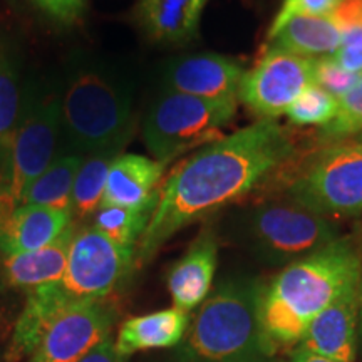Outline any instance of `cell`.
Returning a JSON list of instances; mask_svg holds the SVG:
<instances>
[{"label":"cell","instance_id":"obj_29","mask_svg":"<svg viewBox=\"0 0 362 362\" xmlns=\"http://www.w3.org/2000/svg\"><path fill=\"white\" fill-rule=\"evenodd\" d=\"M332 57L344 69L362 74V25L344 30L341 47L332 54Z\"/></svg>","mask_w":362,"mask_h":362},{"label":"cell","instance_id":"obj_36","mask_svg":"<svg viewBox=\"0 0 362 362\" xmlns=\"http://www.w3.org/2000/svg\"><path fill=\"white\" fill-rule=\"evenodd\" d=\"M83 2H84V4H86V0H83Z\"/></svg>","mask_w":362,"mask_h":362},{"label":"cell","instance_id":"obj_23","mask_svg":"<svg viewBox=\"0 0 362 362\" xmlns=\"http://www.w3.org/2000/svg\"><path fill=\"white\" fill-rule=\"evenodd\" d=\"M153 208H126L101 205L94 214L93 226L117 247L136 253L139 240L153 215Z\"/></svg>","mask_w":362,"mask_h":362},{"label":"cell","instance_id":"obj_10","mask_svg":"<svg viewBox=\"0 0 362 362\" xmlns=\"http://www.w3.org/2000/svg\"><path fill=\"white\" fill-rule=\"evenodd\" d=\"M315 59L264 49V56L240 83L238 103L259 119H277L305 89L315 84Z\"/></svg>","mask_w":362,"mask_h":362},{"label":"cell","instance_id":"obj_1","mask_svg":"<svg viewBox=\"0 0 362 362\" xmlns=\"http://www.w3.org/2000/svg\"><path fill=\"white\" fill-rule=\"evenodd\" d=\"M293 151L291 136L277 119H257L176 165L163 181L136 248L138 264H146L181 228L255 189L291 161Z\"/></svg>","mask_w":362,"mask_h":362},{"label":"cell","instance_id":"obj_3","mask_svg":"<svg viewBox=\"0 0 362 362\" xmlns=\"http://www.w3.org/2000/svg\"><path fill=\"white\" fill-rule=\"evenodd\" d=\"M361 272L362 255L347 238L284 267L262 296V325L272 347H297L310 320L356 284Z\"/></svg>","mask_w":362,"mask_h":362},{"label":"cell","instance_id":"obj_2","mask_svg":"<svg viewBox=\"0 0 362 362\" xmlns=\"http://www.w3.org/2000/svg\"><path fill=\"white\" fill-rule=\"evenodd\" d=\"M136 253L117 247L94 226L76 230L64 275L57 282L27 292L24 310L13 327L7 359L30 357L45 330L66 309L104 300L133 265Z\"/></svg>","mask_w":362,"mask_h":362},{"label":"cell","instance_id":"obj_7","mask_svg":"<svg viewBox=\"0 0 362 362\" xmlns=\"http://www.w3.org/2000/svg\"><path fill=\"white\" fill-rule=\"evenodd\" d=\"M237 110L238 98L206 99L168 90L144 117V144L158 161L168 165L189 149L223 138V128Z\"/></svg>","mask_w":362,"mask_h":362},{"label":"cell","instance_id":"obj_5","mask_svg":"<svg viewBox=\"0 0 362 362\" xmlns=\"http://www.w3.org/2000/svg\"><path fill=\"white\" fill-rule=\"evenodd\" d=\"M133 133L131 89L106 72L79 71L67 83L61 99L59 151L81 156L119 153Z\"/></svg>","mask_w":362,"mask_h":362},{"label":"cell","instance_id":"obj_6","mask_svg":"<svg viewBox=\"0 0 362 362\" xmlns=\"http://www.w3.org/2000/svg\"><path fill=\"white\" fill-rule=\"evenodd\" d=\"M240 226L253 257L282 269L341 238L332 220L287 197L255 203L243 214Z\"/></svg>","mask_w":362,"mask_h":362},{"label":"cell","instance_id":"obj_33","mask_svg":"<svg viewBox=\"0 0 362 362\" xmlns=\"http://www.w3.org/2000/svg\"><path fill=\"white\" fill-rule=\"evenodd\" d=\"M285 362H339V361L329 359V357L314 354V352L298 349V347H296V351L292 352L291 357H288Z\"/></svg>","mask_w":362,"mask_h":362},{"label":"cell","instance_id":"obj_15","mask_svg":"<svg viewBox=\"0 0 362 362\" xmlns=\"http://www.w3.org/2000/svg\"><path fill=\"white\" fill-rule=\"evenodd\" d=\"M74 223L67 211L21 205L0 214V253L4 257L37 250L54 242Z\"/></svg>","mask_w":362,"mask_h":362},{"label":"cell","instance_id":"obj_12","mask_svg":"<svg viewBox=\"0 0 362 362\" xmlns=\"http://www.w3.org/2000/svg\"><path fill=\"white\" fill-rule=\"evenodd\" d=\"M359 282L361 279L310 320L298 349L339 362L356 361L357 325L361 320Z\"/></svg>","mask_w":362,"mask_h":362},{"label":"cell","instance_id":"obj_28","mask_svg":"<svg viewBox=\"0 0 362 362\" xmlns=\"http://www.w3.org/2000/svg\"><path fill=\"white\" fill-rule=\"evenodd\" d=\"M344 0H284L282 7L272 22L267 35L277 33L285 22H288L292 17L309 16V17H320L330 16L336 8L341 6Z\"/></svg>","mask_w":362,"mask_h":362},{"label":"cell","instance_id":"obj_19","mask_svg":"<svg viewBox=\"0 0 362 362\" xmlns=\"http://www.w3.org/2000/svg\"><path fill=\"white\" fill-rule=\"evenodd\" d=\"M189 320L188 312L176 307L133 317L121 325L115 342L116 351L128 357L134 352L176 347L187 334Z\"/></svg>","mask_w":362,"mask_h":362},{"label":"cell","instance_id":"obj_9","mask_svg":"<svg viewBox=\"0 0 362 362\" xmlns=\"http://www.w3.org/2000/svg\"><path fill=\"white\" fill-rule=\"evenodd\" d=\"M287 198L325 218L362 216V143H330L309 158Z\"/></svg>","mask_w":362,"mask_h":362},{"label":"cell","instance_id":"obj_27","mask_svg":"<svg viewBox=\"0 0 362 362\" xmlns=\"http://www.w3.org/2000/svg\"><path fill=\"white\" fill-rule=\"evenodd\" d=\"M314 79L319 88L327 90L336 99H341L359 83L362 74L344 69L332 56H324L315 59Z\"/></svg>","mask_w":362,"mask_h":362},{"label":"cell","instance_id":"obj_34","mask_svg":"<svg viewBox=\"0 0 362 362\" xmlns=\"http://www.w3.org/2000/svg\"><path fill=\"white\" fill-rule=\"evenodd\" d=\"M359 296H361V322H362V272H361V282H359Z\"/></svg>","mask_w":362,"mask_h":362},{"label":"cell","instance_id":"obj_20","mask_svg":"<svg viewBox=\"0 0 362 362\" xmlns=\"http://www.w3.org/2000/svg\"><path fill=\"white\" fill-rule=\"evenodd\" d=\"M342 29L330 16H298L267 35L265 49H277L302 57L332 56L341 47Z\"/></svg>","mask_w":362,"mask_h":362},{"label":"cell","instance_id":"obj_13","mask_svg":"<svg viewBox=\"0 0 362 362\" xmlns=\"http://www.w3.org/2000/svg\"><path fill=\"white\" fill-rule=\"evenodd\" d=\"M245 72L247 69L232 57L197 54L173 62L166 71V84L170 90L197 98H238Z\"/></svg>","mask_w":362,"mask_h":362},{"label":"cell","instance_id":"obj_11","mask_svg":"<svg viewBox=\"0 0 362 362\" xmlns=\"http://www.w3.org/2000/svg\"><path fill=\"white\" fill-rule=\"evenodd\" d=\"M115 317L104 300L69 307L49 325L29 362H79L110 337Z\"/></svg>","mask_w":362,"mask_h":362},{"label":"cell","instance_id":"obj_31","mask_svg":"<svg viewBox=\"0 0 362 362\" xmlns=\"http://www.w3.org/2000/svg\"><path fill=\"white\" fill-rule=\"evenodd\" d=\"M337 25L344 30L351 29V27L362 25V0H344L336 11L330 13Z\"/></svg>","mask_w":362,"mask_h":362},{"label":"cell","instance_id":"obj_16","mask_svg":"<svg viewBox=\"0 0 362 362\" xmlns=\"http://www.w3.org/2000/svg\"><path fill=\"white\" fill-rule=\"evenodd\" d=\"M218 264V245L211 233H203L176 262L168 275V291L176 309L192 312L210 296Z\"/></svg>","mask_w":362,"mask_h":362},{"label":"cell","instance_id":"obj_18","mask_svg":"<svg viewBox=\"0 0 362 362\" xmlns=\"http://www.w3.org/2000/svg\"><path fill=\"white\" fill-rule=\"evenodd\" d=\"M74 233L76 228L72 223L49 245L33 252L4 257L2 269L7 282L12 287L27 291L57 282L64 275Z\"/></svg>","mask_w":362,"mask_h":362},{"label":"cell","instance_id":"obj_30","mask_svg":"<svg viewBox=\"0 0 362 362\" xmlns=\"http://www.w3.org/2000/svg\"><path fill=\"white\" fill-rule=\"evenodd\" d=\"M40 11L61 24H74L83 16L86 4L83 0H33Z\"/></svg>","mask_w":362,"mask_h":362},{"label":"cell","instance_id":"obj_26","mask_svg":"<svg viewBox=\"0 0 362 362\" xmlns=\"http://www.w3.org/2000/svg\"><path fill=\"white\" fill-rule=\"evenodd\" d=\"M362 133V79L346 96L339 99L337 115L320 131L322 139L330 143L346 141Z\"/></svg>","mask_w":362,"mask_h":362},{"label":"cell","instance_id":"obj_14","mask_svg":"<svg viewBox=\"0 0 362 362\" xmlns=\"http://www.w3.org/2000/svg\"><path fill=\"white\" fill-rule=\"evenodd\" d=\"M166 166L141 155H117L107 173L101 205L155 210Z\"/></svg>","mask_w":362,"mask_h":362},{"label":"cell","instance_id":"obj_24","mask_svg":"<svg viewBox=\"0 0 362 362\" xmlns=\"http://www.w3.org/2000/svg\"><path fill=\"white\" fill-rule=\"evenodd\" d=\"M19 71L8 51L0 45V158L4 156L22 115Z\"/></svg>","mask_w":362,"mask_h":362},{"label":"cell","instance_id":"obj_21","mask_svg":"<svg viewBox=\"0 0 362 362\" xmlns=\"http://www.w3.org/2000/svg\"><path fill=\"white\" fill-rule=\"evenodd\" d=\"M83 161L84 156L59 151L47 170L27 189L22 205L45 206L71 214L72 188Z\"/></svg>","mask_w":362,"mask_h":362},{"label":"cell","instance_id":"obj_32","mask_svg":"<svg viewBox=\"0 0 362 362\" xmlns=\"http://www.w3.org/2000/svg\"><path fill=\"white\" fill-rule=\"evenodd\" d=\"M79 362H126V357L121 356L119 352L116 351L115 341H112L111 337H107L104 339L101 344H98V346Z\"/></svg>","mask_w":362,"mask_h":362},{"label":"cell","instance_id":"obj_4","mask_svg":"<svg viewBox=\"0 0 362 362\" xmlns=\"http://www.w3.org/2000/svg\"><path fill=\"white\" fill-rule=\"evenodd\" d=\"M264 287L247 275L221 280L189 320L175 362H270L275 349L262 325Z\"/></svg>","mask_w":362,"mask_h":362},{"label":"cell","instance_id":"obj_25","mask_svg":"<svg viewBox=\"0 0 362 362\" xmlns=\"http://www.w3.org/2000/svg\"><path fill=\"white\" fill-rule=\"evenodd\" d=\"M339 110V99L327 90L314 84L296 99V103L285 111L291 123L297 126H327Z\"/></svg>","mask_w":362,"mask_h":362},{"label":"cell","instance_id":"obj_35","mask_svg":"<svg viewBox=\"0 0 362 362\" xmlns=\"http://www.w3.org/2000/svg\"><path fill=\"white\" fill-rule=\"evenodd\" d=\"M352 141H356V143H362V133H359L357 136H354V138H352Z\"/></svg>","mask_w":362,"mask_h":362},{"label":"cell","instance_id":"obj_22","mask_svg":"<svg viewBox=\"0 0 362 362\" xmlns=\"http://www.w3.org/2000/svg\"><path fill=\"white\" fill-rule=\"evenodd\" d=\"M119 153L106 151L86 156L72 188V220H86L101 206L111 163Z\"/></svg>","mask_w":362,"mask_h":362},{"label":"cell","instance_id":"obj_17","mask_svg":"<svg viewBox=\"0 0 362 362\" xmlns=\"http://www.w3.org/2000/svg\"><path fill=\"white\" fill-rule=\"evenodd\" d=\"M208 2L210 0H138L136 21L156 42L187 44L198 35Z\"/></svg>","mask_w":362,"mask_h":362},{"label":"cell","instance_id":"obj_8","mask_svg":"<svg viewBox=\"0 0 362 362\" xmlns=\"http://www.w3.org/2000/svg\"><path fill=\"white\" fill-rule=\"evenodd\" d=\"M61 143V99L33 94L22 107L11 143L0 161V214L22 205L30 185L47 170Z\"/></svg>","mask_w":362,"mask_h":362}]
</instances>
